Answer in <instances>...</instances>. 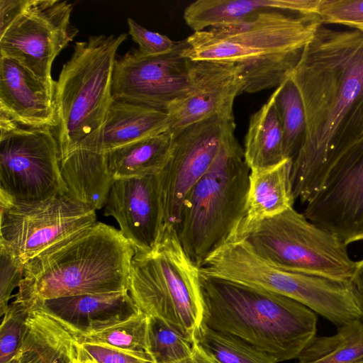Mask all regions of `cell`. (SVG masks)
Masks as SVG:
<instances>
[{
  "mask_svg": "<svg viewBox=\"0 0 363 363\" xmlns=\"http://www.w3.org/2000/svg\"><path fill=\"white\" fill-rule=\"evenodd\" d=\"M290 77L306 116L291 182L295 200L306 203L320 171L363 146V33L320 24Z\"/></svg>",
  "mask_w": 363,
  "mask_h": 363,
  "instance_id": "1",
  "label": "cell"
},
{
  "mask_svg": "<svg viewBox=\"0 0 363 363\" xmlns=\"http://www.w3.org/2000/svg\"><path fill=\"white\" fill-rule=\"evenodd\" d=\"M318 16L265 11L231 24L194 32L185 55L192 61L237 65L243 92L277 88L291 74L318 26Z\"/></svg>",
  "mask_w": 363,
  "mask_h": 363,
  "instance_id": "2",
  "label": "cell"
},
{
  "mask_svg": "<svg viewBox=\"0 0 363 363\" xmlns=\"http://www.w3.org/2000/svg\"><path fill=\"white\" fill-rule=\"evenodd\" d=\"M134 255V248L119 230L96 221L28 261L14 296L28 304L65 296L128 291Z\"/></svg>",
  "mask_w": 363,
  "mask_h": 363,
  "instance_id": "3",
  "label": "cell"
},
{
  "mask_svg": "<svg viewBox=\"0 0 363 363\" xmlns=\"http://www.w3.org/2000/svg\"><path fill=\"white\" fill-rule=\"evenodd\" d=\"M201 289L203 324L244 340L277 362L298 359L317 335L315 313L289 297L203 275Z\"/></svg>",
  "mask_w": 363,
  "mask_h": 363,
  "instance_id": "4",
  "label": "cell"
},
{
  "mask_svg": "<svg viewBox=\"0 0 363 363\" xmlns=\"http://www.w3.org/2000/svg\"><path fill=\"white\" fill-rule=\"evenodd\" d=\"M250 172L233 131L187 194L177 230L184 251L198 267L236 236L246 213Z\"/></svg>",
  "mask_w": 363,
  "mask_h": 363,
  "instance_id": "5",
  "label": "cell"
},
{
  "mask_svg": "<svg viewBox=\"0 0 363 363\" xmlns=\"http://www.w3.org/2000/svg\"><path fill=\"white\" fill-rule=\"evenodd\" d=\"M128 293L140 311L163 320L190 343L195 342L203 320L201 275L174 226L163 225L152 249L135 252Z\"/></svg>",
  "mask_w": 363,
  "mask_h": 363,
  "instance_id": "6",
  "label": "cell"
},
{
  "mask_svg": "<svg viewBox=\"0 0 363 363\" xmlns=\"http://www.w3.org/2000/svg\"><path fill=\"white\" fill-rule=\"evenodd\" d=\"M128 34L94 35L76 42L55 82V134L60 159L100 133L113 101L116 55Z\"/></svg>",
  "mask_w": 363,
  "mask_h": 363,
  "instance_id": "7",
  "label": "cell"
},
{
  "mask_svg": "<svg viewBox=\"0 0 363 363\" xmlns=\"http://www.w3.org/2000/svg\"><path fill=\"white\" fill-rule=\"evenodd\" d=\"M240 239L264 261L289 272L349 281L356 266L347 245L294 207L262 220Z\"/></svg>",
  "mask_w": 363,
  "mask_h": 363,
  "instance_id": "8",
  "label": "cell"
},
{
  "mask_svg": "<svg viewBox=\"0 0 363 363\" xmlns=\"http://www.w3.org/2000/svg\"><path fill=\"white\" fill-rule=\"evenodd\" d=\"M53 130L20 125L0 113V191L16 201L33 203L64 188Z\"/></svg>",
  "mask_w": 363,
  "mask_h": 363,
  "instance_id": "9",
  "label": "cell"
},
{
  "mask_svg": "<svg viewBox=\"0 0 363 363\" xmlns=\"http://www.w3.org/2000/svg\"><path fill=\"white\" fill-rule=\"evenodd\" d=\"M0 245L23 266L66 237L96 222V211L65 189L37 203L16 201L0 191Z\"/></svg>",
  "mask_w": 363,
  "mask_h": 363,
  "instance_id": "10",
  "label": "cell"
},
{
  "mask_svg": "<svg viewBox=\"0 0 363 363\" xmlns=\"http://www.w3.org/2000/svg\"><path fill=\"white\" fill-rule=\"evenodd\" d=\"M235 130L233 111L172 133L168 157L157 174L163 225L177 229L187 194L210 168L225 137Z\"/></svg>",
  "mask_w": 363,
  "mask_h": 363,
  "instance_id": "11",
  "label": "cell"
},
{
  "mask_svg": "<svg viewBox=\"0 0 363 363\" xmlns=\"http://www.w3.org/2000/svg\"><path fill=\"white\" fill-rule=\"evenodd\" d=\"M73 4L60 0H33L0 35L1 57L11 59L55 88L52 66L79 30L71 24Z\"/></svg>",
  "mask_w": 363,
  "mask_h": 363,
  "instance_id": "12",
  "label": "cell"
},
{
  "mask_svg": "<svg viewBox=\"0 0 363 363\" xmlns=\"http://www.w3.org/2000/svg\"><path fill=\"white\" fill-rule=\"evenodd\" d=\"M303 214L346 245L363 241V146L325 167Z\"/></svg>",
  "mask_w": 363,
  "mask_h": 363,
  "instance_id": "13",
  "label": "cell"
},
{
  "mask_svg": "<svg viewBox=\"0 0 363 363\" xmlns=\"http://www.w3.org/2000/svg\"><path fill=\"white\" fill-rule=\"evenodd\" d=\"M186 39L176 41L169 52L145 56L133 49L116 58L112 79L114 99L167 111L186 94L191 60L184 51Z\"/></svg>",
  "mask_w": 363,
  "mask_h": 363,
  "instance_id": "14",
  "label": "cell"
},
{
  "mask_svg": "<svg viewBox=\"0 0 363 363\" xmlns=\"http://www.w3.org/2000/svg\"><path fill=\"white\" fill-rule=\"evenodd\" d=\"M244 82L237 65L217 61H192L190 86L167 110V131L176 133L213 116L233 111Z\"/></svg>",
  "mask_w": 363,
  "mask_h": 363,
  "instance_id": "15",
  "label": "cell"
},
{
  "mask_svg": "<svg viewBox=\"0 0 363 363\" xmlns=\"http://www.w3.org/2000/svg\"><path fill=\"white\" fill-rule=\"evenodd\" d=\"M104 214L116 220L135 252L152 249L163 225L157 175L115 179Z\"/></svg>",
  "mask_w": 363,
  "mask_h": 363,
  "instance_id": "16",
  "label": "cell"
},
{
  "mask_svg": "<svg viewBox=\"0 0 363 363\" xmlns=\"http://www.w3.org/2000/svg\"><path fill=\"white\" fill-rule=\"evenodd\" d=\"M26 305L43 310L75 337L103 330L139 312L128 291L65 296Z\"/></svg>",
  "mask_w": 363,
  "mask_h": 363,
  "instance_id": "17",
  "label": "cell"
},
{
  "mask_svg": "<svg viewBox=\"0 0 363 363\" xmlns=\"http://www.w3.org/2000/svg\"><path fill=\"white\" fill-rule=\"evenodd\" d=\"M55 88L8 57L0 60V113L22 125L57 127Z\"/></svg>",
  "mask_w": 363,
  "mask_h": 363,
  "instance_id": "18",
  "label": "cell"
},
{
  "mask_svg": "<svg viewBox=\"0 0 363 363\" xmlns=\"http://www.w3.org/2000/svg\"><path fill=\"white\" fill-rule=\"evenodd\" d=\"M320 0H198L184 10V18L194 32L231 24L265 11L316 16Z\"/></svg>",
  "mask_w": 363,
  "mask_h": 363,
  "instance_id": "19",
  "label": "cell"
},
{
  "mask_svg": "<svg viewBox=\"0 0 363 363\" xmlns=\"http://www.w3.org/2000/svg\"><path fill=\"white\" fill-rule=\"evenodd\" d=\"M292 160L250 170L245 216L234 239L242 238L257 223L293 207ZM233 239V240H234Z\"/></svg>",
  "mask_w": 363,
  "mask_h": 363,
  "instance_id": "20",
  "label": "cell"
},
{
  "mask_svg": "<svg viewBox=\"0 0 363 363\" xmlns=\"http://www.w3.org/2000/svg\"><path fill=\"white\" fill-rule=\"evenodd\" d=\"M60 176L67 191L95 211L104 207L115 181L105 152L81 145L60 159Z\"/></svg>",
  "mask_w": 363,
  "mask_h": 363,
  "instance_id": "21",
  "label": "cell"
},
{
  "mask_svg": "<svg viewBox=\"0 0 363 363\" xmlns=\"http://www.w3.org/2000/svg\"><path fill=\"white\" fill-rule=\"evenodd\" d=\"M168 118L167 111L113 99L95 147L106 153L131 142L167 131Z\"/></svg>",
  "mask_w": 363,
  "mask_h": 363,
  "instance_id": "22",
  "label": "cell"
},
{
  "mask_svg": "<svg viewBox=\"0 0 363 363\" xmlns=\"http://www.w3.org/2000/svg\"><path fill=\"white\" fill-rule=\"evenodd\" d=\"M16 363H77L75 336L43 310L30 306Z\"/></svg>",
  "mask_w": 363,
  "mask_h": 363,
  "instance_id": "23",
  "label": "cell"
},
{
  "mask_svg": "<svg viewBox=\"0 0 363 363\" xmlns=\"http://www.w3.org/2000/svg\"><path fill=\"white\" fill-rule=\"evenodd\" d=\"M277 94V88L250 116L243 148L245 160L250 170L272 167L286 159Z\"/></svg>",
  "mask_w": 363,
  "mask_h": 363,
  "instance_id": "24",
  "label": "cell"
},
{
  "mask_svg": "<svg viewBox=\"0 0 363 363\" xmlns=\"http://www.w3.org/2000/svg\"><path fill=\"white\" fill-rule=\"evenodd\" d=\"M172 137L164 131L106 152L110 173L115 179L157 175L168 157Z\"/></svg>",
  "mask_w": 363,
  "mask_h": 363,
  "instance_id": "25",
  "label": "cell"
},
{
  "mask_svg": "<svg viewBox=\"0 0 363 363\" xmlns=\"http://www.w3.org/2000/svg\"><path fill=\"white\" fill-rule=\"evenodd\" d=\"M298 359L297 363L359 362L363 359V321L346 323L330 336H315Z\"/></svg>",
  "mask_w": 363,
  "mask_h": 363,
  "instance_id": "26",
  "label": "cell"
},
{
  "mask_svg": "<svg viewBox=\"0 0 363 363\" xmlns=\"http://www.w3.org/2000/svg\"><path fill=\"white\" fill-rule=\"evenodd\" d=\"M195 342L220 363H278L274 357L244 340L213 330L203 323Z\"/></svg>",
  "mask_w": 363,
  "mask_h": 363,
  "instance_id": "27",
  "label": "cell"
},
{
  "mask_svg": "<svg viewBox=\"0 0 363 363\" xmlns=\"http://www.w3.org/2000/svg\"><path fill=\"white\" fill-rule=\"evenodd\" d=\"M276 102L283 130L284 156L293 160L304 138L306 116L301 94L290 77L277 87Z\"/></svg>",
  "mask_w": 363,
  "mask_h": 363,
  "instance_id": "28",
  "label": "cell"
},
{
  "mask_svg": "<svg viewBox=\"0 0 363 363\" xmlns=\"http://www.w3.org/2000/svg\"><path fill=\"white\" fill-rule=\"evenodd\" d=\"M147 316L139 311L133 317L103 330L75 337L79 344L102 345L142 356L146 353ZM149 357V356H148Z\"/></svg>",
  "mask_w": 363,
  "mask_h": 363,
  "instance_id": "29",
  "label": "cell"
},
{
  "mask_svg": "<svg viewBox=\"0 0 363 363\" xmlns=\"http://www.w3.org/2000/svg\"><path fill=\"white\" fill-rule=\"evenodd\" d=\"M191 352L192 344L166 322L147 317L146 353L153 363H177Z\"/></svg>",
  "mask_w": 363,
  "mask_h": 363,
  "instance_id": "30",
  "label": "cell"
},
{
  "mask_svg": "<svg viewBox=\"0 0 363 363\" xmlns=\"http://www.w3.org/2000/svg\"><path fill=\"white\" fill-rule=\"evenodd\" d=\"M28 315V307L19 299L9 303L0 327V363L16 357L26 334Z\"/></svg>",
  "mask_w": 363,
  "mask_h": 363,
  "instance_id": "31",
  "label": "cell"
},
{
  "mask_svg": "<svg viewBox=\"0 0 363 363\" xmlns=\"http://www.w3.org/2000/svg\"><path fill=\"white\" fill-rule=\"evenodd\" d=\"M316 15L323 24L345 26L363 33V0H320Z\"/></svg>",
  "mask_w": 363,
  "mask_h": 363,
  "instance_id": "32",
  "label": "cell"
},
{
  "mask_svg": "<svg viewBox=\"0 0 363 363\" xmlns=\"http://www.w3.org/2000/svg\"><path fill=\"white\" fill-rule=\"evenodd\" d=\"M23 267L5 247L0 245L1 316H3L9 305L13 291L19 287L23 279Z\"/></svg>",
  "mask_w": 363,
  "mask_h": 363,
  "instance_id": "33",
  "label": "cell"
},
{
  "mask_svg": "<svg viewBox=\"0 0 363 363\" xmlns=\"http://www.w3.org/2000/svg\"><path fill=\"white\" fill-rule=\"evenodd\" d=\"M128 33L132 39L138 45V51L145 56H154L171 51L176 41L167 35L148 30L134 20L128 18Z\"/></svg>",
  "mask_w": 363,
  "mask_h": 363,
  "instance_id": "34",
  "label": "cell"
},
{
  "mask_svg": "<svg viewBox=\"0 0 363 363\" xmlns=\"http://www.w3.org/2000/svg\"><path fill=\"white\" fill-rule=\"evenodd\" d=\"M79 345L98 363H153L148 356L138 355L98 344Z\"/></svg>",
  "mask_w": 363,
  "mask_h": 363,
  "instance_id": "35",
  "label": "cell"
},
{
  "mask_svg": "<svg viewBox=\"0 0 363 363\" xmlns=\"http://www.w3.org/2000/svg\"><path fill=\"white\" fill-rule=\"evenodd\" d=\"M33 0H0V35L31 5Z\"/></svg>",
  "mask_w": 363,
  "mask_h": 363,
  "instance_id": "36",
  "label": "cell"
},
{
  "mask_svg": "<svg viewBox=\"0 0 363 363\" xmlns=\"http://www.w3.org/2000/svg\"><path fill=\"white\" fill-rule=\"evenodd\" d=\"M349 282L360 319L363 321V259L356 262L354 271Z\"/></svg>",
  "mask_w": 363,
  "mask_h": 363,
  "instance_id": "37",
  "label": "cell"
},
{
  "mask_svg": "<svg viewBox=\"0 0 363 363\" xmlns=\"http://www.w3.org/2000/svg\"><path fill=\"white\" fill-rule=\"evenodd\" d=\"M177 363H220L215 357L207 352L197 342L192 345L191 354Z\"/></svg>",
  "mask_w": 363,
  "mask_h": 363,
  "instance_id": "38",
  "label": "cell"
},
{
  "mask_svg": "<svg viewBox=\"0 0 363 363\" xmlns=\"http://www.w3.org/2000/svg\"><path fill=\"white\" fill-rule=\"evenodd\" d=\"M78 343V342H77ZM77 363H98L91 357L78 344V354Z\"/></svg>",
  "mask_w": 363,
  "mask_h": 363,
  "instance_id": "39",
  "label": "cell"
},
{
  "mask_svg": "<svg viewBox=\"0 0 363 363\" xmlns=\"http://www.w3.org/2000/svg\"><path fill=\"white\" fill-rule=\"evenodd\" d=\"M8 363H16V357L14 359H13L12 360H11L10 362H9Z\"/></svg>",
  "mask_w": 363,
  "mask_h": 363,
  "instance_id": "40",
  "label": "cell"
},
{
  "mask_svg": "<svg viewBox=\"0 0 363 363\" xmlns=\"http://www.w3.org/2000/svg\"><path fill=\"white\" fill-rule=\"evenodd\" d=\"M357 363H363V359H362L361 361H359V362Z\"/></svg>",
  "mask_w": 363,
  "mask_h": 363,
  "instance_id": "41",
  "label": "cell"
}]
</instances>
